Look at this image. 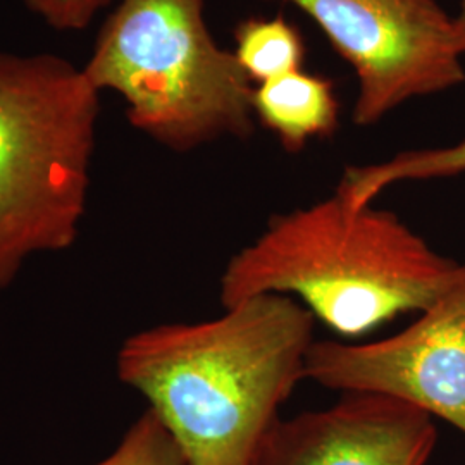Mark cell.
<instances>
[{"instance_id": "cell-1", "label": "cell", "mask_w": 465, "mask_h": 465, "mask_svg": "<svg viewBox=\"0 0 465 465\" xmlns=\"http://www.w3.org/2000/svg\"><path fill=\"white\" fill-rule=\"evenodd\" d=\"M223 309L134 332L117 351L119 380L149 400L186 465H252L316 341V317L288 295Z\"/></svg>"}, {"instance_id": "cell-2", "label": "cell", "mask_w": 465, "mask_h": 465, "mask_svg": "<svg viewBox=\"0 0 465 465\" xmlns=\"http://www.w3.org/2000/svg\"><path fill=\"white\" fill-rule=\"evenodd\" d=\"M459 269L397 214L374 203L351 207L334 192L272 217L224 267L219 300L230 307L267 293L295 297L331 331L355 338L422 312Z\"/></svg>"}, {"instance_id": "cell-3", "label": "cell", "mask_w": 465, "mask_h": 465, "mask_svg": "<svg viewBox=\"0 0 465 465\" xmlns=\"http://www.w3.org/2000/svg\"><path fill=\"white\" fill-rule=\"evenodd\" d=\"M99 113L84 67L0 52V292L34 255L76 242Z\"/></svg>"}, {"instance_id": "cell-4", "label": "cell", "mask_w": 465, "mask_h": 465, "mask_svg": "<svg viewBox=\"0 0 465 465\" xmlns=\"http://www.w3.org/2000/svg\"><path fill=\"white\" fill-rule=\"evenodd\" d=\"M84 71L124 99L132 126L174 152L253 134L255 88L213 38L203 0H121Z\"/></svg>"}, {"instance_id": "cell-5", "label": "cell", "mask_w": 465, "mask_h": 465, "mask_svg": "<svg viewBox=\"0 0 465 465\" xmlns=\"http://www.w3.org/2000/svg\"><path fill=\"white\" fill-rule=\"evenodd\" d=\"M312 17L353 67V123L371 126L407 100L464 84V42L436 0H282Z\"/></svg>"}, {"instance_id": "cell-6", "label": "cell", "mask_w": 465, "mask_h": 465, "mask_svg": "<svg viewBox=\"0 0 465 465\" xmlns=\"http://www.w3.org/2000/svg\"><path fill=\"white\" fill-rule=\"evenodd\" d=\"M305 380L403 400L465 434V261L449 290L397 334L359 345L314 341Z\"/></svg>"}, {"instance_id": "cell-7", "label": "cell", "mask_w": 465, "mask_h": 465, "mask_svg": "<svg viewBox=\"0 0 465 465\" xmlns=\"http://www.w3.org/2000/svg\"><path fill=\"white\" fill-rule=\"evenodd\" d=\"M436 440L432 417L416 405L345 391L326 411L280 417L252 465H426Z\"/></svg>"}, {"instance_id": "cell-8", "label": "cell", "mask_w": 465, "mask_h": 465, "mask_svg": "<svg viewBox=\"0 0 465 465\" xmlns=\"http://www.w3.org/2000/svg\"><path fill=\"white\" fill-rule=\"evenodd\" d=\"M252 102L255 117L290 153L330 138L338 128L340 104L331 80L302 69L259 84Z\"/></svg>"}, {"instance_id": "cell-9", "label": "cell", "mask_w": 465, "mask_h": 465, "mask_svg": "<svg viewBox=\"0 0 465 465\" xmlns=\"http://www.w3.org/2000/svg\"><path fill=\"white\" fill-rule=\"evenodd\" d=\"M465 173V140L445 149L411 150L371 166L347 167L336 192L350 205L362 207L391 184L409 180L445 178Z\"/></svg>"}, {"instance_id": "cell-10", "label": "cell", "mask_w": 465, "mask_h": 465, "mask_svg": "<svg viewBox=\"0 0 465 465\" xmlns=\"http://www.w3.org/2000/svg\"><path fill=\"white\" fill-rule=\"evenodd\" d=\"M234 55L252 82L266 84L302 69L305 44L282 17L247 19L234 30Z\"/></svg>"}, {"instance_id": "cell-11", "label": "cell", "mask_w": 465, "mask_h": 465, "mask_svg": "<svg viewBox=\"0 0 465 465\" xmlns=\"http://www.w3.org/2000/svg\"><path fill=\"white\" fill-rule=\"evenodd\" d=\"M95 465H186V460L161 419L147 409L117 449Z\"/></svg>"}, {"instance_id": "cell-12", "label": "cell", "mask_w": 465, "mask_h": 465, "mask_svg": "<svg viewBox=\"0 0 465 465\" xmlns=\"http://www.w3.org/2000/svg\"><path fill=\"white\" fill-rule=\"evenodd\" d=\"M111 0H25V5L57 32H82Z\"/></svg>"}, {"instance_id": "cell-13", "label": "cell", "mask_w": 465, "mask_h": 465, "mask_svg": "<svg viewBox=\"0 0 465 465\" xmlns=\"http://www.w3.org/2000/svg\"><path fill=\"white\" fill-rule=\"evenodd\" d=\"M455 21H457L459 32H460V36H462L465 50V0H460V13L455 16Z\"/></svg>"}]
</instances>
